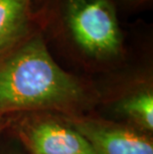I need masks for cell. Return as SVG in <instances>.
I'll use <instances>...</instances> for the list:
<instances>
[{"label":"cell","mask_w":153,"mask_h":154,"mask_svg":"<svg viewBox=\"0 0 153 154\" xmlns=\"http://www.w3.org/2000/svg\"><path fill=\"white\" fill-rule=\"evenodd\" d=\"M5 129V120H4V117L3 116H0V134H1Z\"/></svg>","instance_id":"9"},{"label":"cell","mask_w":153,"mask_h":154,"mask_svg":"<svg viewBox=\"0 0 153 154\" xmlns=\"http://www.w3.org/2000/svg\"><path fill=\"white\" fill-rule=\"evenodd\" d=\"M34 6L49 50L73 73L94 79L128 59L130 47L113 0H34Z\"/></svg>","instance_id":"1"},{"label":"cell","mask_w":153,"mask_h":154,"mask_svg":"<svg viewBox=\"0 0 153 154\" xmlns=\"http://www.w3.org/2000/svg\"><path fill=\"white\" fill-rule=\"evenodd\" d=\"M0 154H29L21 144L10 134L3 131L0 134Z\"/></svg>","instance_id":"7"},{"label":"cell","mask_w":153,"mask_h":154,"mask_svg":"<svg viewBox=\"0 0 153 154\" xmlns=\"http://www.w3.org/2000/svg\"><path fill=\"white\" fill-rule=\"evenodd\" d=\"M39 30L34 0H0V54Z\"/></svg>","instance_id":"6"},{"label":"cell","mask_w":153,"mask_h":154,"mask_svg":"<svg viewBox=\"0 0 153 154\" xmlns=\"http://www.w3.org/2000/svg\"><path fill=\"white\" fill-rule=\"evenodd\" d=\"M151 49L133 53L122 66L93 79L97 91L93 113L153 134V64Z\"/></svg>","instance_id":"3"},{"label":"cell","mask_w":153,"mask_h":154,"mask_svg":"<svg viewBox=\"0 0 153 154\" xmlns=\"http://www.w3.org/2000/svg\"><path fill=\"white\" fill-rule=\"evenodd\" d=\"M113 1H115V3L119 2V3H121V4L133 6V7H134V6H140L142 4H144L145 2H148L149 0H113Z\"/></svg>","instance_id":"8"},{"label":"cell","mask_w":153,"mask_h":154,"mask_svg":"<svg viewBox=\"0 0 153 154\" xmlns=\"http://www.w3.org/2000/svg\"><path fill=\"white\" fill-rule=\"evenodd\" d=\"M5 131L29 154H93L67 114L55 110H26L3 116Z\"/></svg>","instance_id":"4"},{"label":"cell","mask_w":153,"mask_h":154,"mask_svg":"<svg viewBox=\"0 0 153 154\" xmlns=\"http://www.w3.org/2000/svg\"><path fill=\"white\" fill-rule=\"evenodd\" d=\"M67 117L93 154H153V134L93 112Z\"/></svg>","instance_id":"5"},{"label":"cell","mask_w":153,"mask_h":154,"mask_svg":"<svg viewBox=\"0 0 153 154\" xmlns=\"http://www.w3.org/2000/svg\"><path fill=\"white\" fill-rule=\"evenodd\" d=\"M96 103L93 79L62 67L40 30L0 54V116L26 110L82 116Z\"/></svg>","instance_id":"2"}]
</instances>
